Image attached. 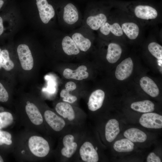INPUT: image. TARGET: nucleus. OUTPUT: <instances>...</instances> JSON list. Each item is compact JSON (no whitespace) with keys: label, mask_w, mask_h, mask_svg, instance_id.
<instances>
[{"label":"nucleus","mask_w":162,"mask_h":162,"mask_svg":"<svg viewBox=\"0 0 162 162\" xmlns=\"http://www.w3.org/2000/svg\"><path fill=\"white\" fill-rule=\"evenodd\" d=\"M132 59L129 57L122 61L117 67L115 72L116 78L120 80L126 79L131 74L133 68Z\"/></svg>","instance_id":"nucleus-10"},{"label":"nucleus","mask_w":162,"mask_h":162,"mask_svg":"<svg viewBox=\"0 0 162 162\" xmlns=\"http://www.w3.org/2000/svg\"><path fill=\"white\" fill-rule=\"evenodd\" d=\"M154 104L150 100H145L131 104V108L135 111L140 112H151L154 110Z\"/></svg>","instance_id":"nucleus-23"},{"label":"nucleus","mask_w":162,"mask_h":162,"mask_svg":"<svg viewBox=\"0 0 162 162\" xmlns=\"http://www.w3.org/2000/svg\"><path fill=\"white\" fill-rule=\"evenodd\" d=\"M105 97L104 92L101 89L96 90L90 94L87 103L88 110L95 112L102 106Z\"/></svg>","instance_id":"nucleus-11"},{"label":"nucleus","mask_w":162,"mask_h":162,"mask_svg":"<svg viewBox=\"0 0 162 162\" xmlns=\"http://www.w3.org/2000/svg\"><path fill=\"white\" fill-rule=\"evenodd\" d=\"M14 120V115L10 112L7 111L0 112V130L11 126Z\"/></svg>","instance_id":"nucleus-26"},{"label":"nucleus","mask_w":162,"mask_h":162,"mask_svg":"<svg viewBox=\"0 0 162 162\" xmlns=\"http://www.w3.org/2000/svg\"><path fill=\"white\" fill-rule=\"evenodd\" d=\"M40 111L49 135L59 137L71 126L68 124L56 111L50 109Z\"/></svg>","instance_id":"nucleus-4"},{"label":"nucleus","mask_w":162,"mask_h":162,"mask_svg":"<svg viewBox=\"0 0 162 162\" xmlns=\"http://www.w3.org/2000/svg\"><path fill=\"white\" fill-rule=\"evenodd\" d=\"M79 18L78 10L73 4L69 3L64 7L63 18L66 24L69 25H73L78 21Z\"/></svg>","instance_id":"nucleus-12"},{"label":"nucleus","mask_w":162,"mask_h":162,"mask_svg":"<svg viewBox=\"0 0 162 162\" xmlns=\"http://www.w3.org/2000/svg\"><path fill=\"white\" fill-rule=\"evenodd\" d=\"M4 2L2 0H0V9L4 4Z\"/></svg>","instance_id":"nucleus-34"},{"label":"nucleus","mask_w":162,"mask_h":162,"mask_svg":"<svg viewBox=\"0 0 162 162\" xmlns=\"http://www.w3.org/2000/svg\"><path fill=\"white\" fill-rule=\"evenodd\" d=\"M11 134L9 132L0 130V147L4 146L14 148L15 141H14Z\"/></svg>","instance_id":"nucleus-25"},{"label":"nucleus","mask_w":162,"mask_h":162,"mask_svg":"<svg viewBox=\"0 0 162 162\" xmlns=\"http://www.w3.org/2000/svg\"><path fill=\"white\" fill-rule=\"evenodd\" d=\"M139 122L145 128H162V116L155 113H145L140 118Z\"/></svg>","instance_id":"nucleus-8"},{"label":"nucleus","mask_w":162,"mask_h":162,"mask_svg":"<svg viewBox=\"0 0 162 162\" xmlns=\"http://www.w3.org/2000/svg\"><path fill=\"white\" fill-rule=\"evenodd\" d=\"M36 133L26 130L15 140L14 151L18 158L33 161L50 156L52 152L50 142Z\"/></svg>","instance_id":"nucleus-1"},{"label":"nucleus","mask_w":162,"mask_h":162,"mask_svg":"<svg viewBox=\"0 0 162 162\" xmlns=\"http://www.w3.org/2000/svg\"><path fill=\"white\" fill-rule=\"evenodd\" d=\"M118 122L116 119L109 120L106 123L105 128V135L108 142L113 141L120 132Z\"/></svg>","instance_id":"nucleus-13"},{"label":"nucleus","mask_w":162,"mask_h":162,"mask_svg":"<svg viewBox=\"0 0 162 162\" xmlns=\"http://www.w3.org/2000/svg\"><path fill=\"white\" fill-rule=\"evenodd\" d=\"M4 161L3 158L2 157V156L0 154V162H3Z\"/></svg>","instance_id":"nucleus-35"},{"label":"nucleus","mask_w":162,"mask_h":162,"mask_svg":"<svg viewBox=\"0 0 162 162\" xmlns=\"http://www.w3.org/2000/svg\"><path fill=\"white\" fill-rule=\"evenodd\" d=\"M87 69L86 67L83 65L79 66L75 70L66 68L64 70L63 75L64 77L66 79L82 80L88 76V73L86 71Z\"/></svg>","instance_id":"nucleus-16"},{"label":"nucleus","mask_w":162,"mask_h":162,"mask_svg":"<svg viewBox=\"0 0 162 162\" xmlns=\"http://www.w3.org/2000/svg\"><path fill=\"white\" fill-rule=\"evenodd\" d=\"M71 37L80 50L86 52L90 48L92 45L91 41L81 33L75 32Z\"/></svg>","instance_id":"nucleus-22"},{"label":"nucleus","mask_w":162,"mask_h":162,"mask_svg":"<svg viewBox=\"0 0 162 162\" xmlns=\"http://www.w3.org/2000/svg\"><path fill=\"white\" fill-rule=\"evenodd\" d=\"M65 89L69 91L72 92L76 88L75 83L73 82L70 81L67 82L65 86Z\"/></svg>","instance_id":"nucleus-32"},{"label":"nucleus","mask_w":162,"mask_h":162,"mask_svg":"<svg viewBox=\"0 0 162 162\" xmlns=\"http://www.w3.org/2000/svg\"><path fill=\"white\" fill-rule=\"evenodd\" d=\"M36 3L41 20L44 23H48L55 16L54 8L46 0H36Z\"/></svg>","instance_id":"nucleus-9"},{"label":"nucleus","mask_w":162,"mask_h":162,"mask_svg":"<svg viewBox=\"0 0 162 162\" xmlns=\"http://www.w3.org/2000/svg\"><path fill=\"white\" fill-rule=\"evenodd\" d=\"M124 136L132 142H142L147 139L146 134L142 130L135 128L127 130L124 133Z\"/></svg>","instance_id":"nucleus-20"},{"label":"nucleus","mask_w":162,"mask_h":162,"mask_svg":"<svg viewBox=\"0 0 162 162\" xmlns=\"http://www.w3.org/2000/svg\"><path fill=\"white\" fill-rule=\"evenodd\" d=\"M0 62L1 67L6 70L10 71L14 67V64L10 59L8 52L6 50L1 51Z\"/></svg>","instance_id":"nucleus-27"},{"label":"nucleus","mask_w":162,"mask_h":162,"mask_svg":"<svg viewBox=\"0 0 162 162\" xmlns=\"http://www.w3.org/2000/svg\"><path fill=\"white\" fill-rule=\"evenodd\" d=\"M87 130L84 126H71L59 136L54 154L61 162L75 161L81 142Z\"/></svg>","instance_id":"nucleus-2"},{"label":"nucleus","mask_w":162,"mask_h":162,"mask_svg":"<svg viewBox=\"0 0 162 162\" xmlns=\"http://www.w3.org/2000/svg\"><path fill=\"white\" fill-rule=\"evenodd\" d=\"M9 99L8 94L2 84L0 82V102H7Z\"/></svg>","instance_id":"nucleus-30"},{"label":"nucleus","mask_w":162,"mask_h":162,"mask_svg":"<svg viewBox=\"0 0 162 162\" xmlns=\"http://www.w3.org/2000/svg\"><path fill=\"white\" fill-rule=\"evenodd\" d=\"M100 33L105 36H107L111 33L117 37H121L124 34L121 25L117 22L110 23L106 22L99 29Z\"/></svg>","instance_id":"nucleus-17"},{"label":"nucleus","mask_w":162,"mask_h":162,"mask_svg":"<svg viewBox=\"0 0 162 162\" xmlns=\"http://www.w3.org/2000/svg\"><path fill=\"white\" fill-rule=\"evenodd\" d=\"M98 148L94 146L89 138L87 130L80 146L75 161L97 162L99 160Z\"/></svg>","instance_id":"nucleus-6"},{"label":"nucleus","mask_w":162,"mask_h":162,"mask_svg":"<svg viewBox=\"0 0 162 162\" xmlns=\"http://www.w3.org/2000/svg\"><path fill=\"white\" fill-rule=\"evenodd\" d=\"M4 31V27L3 24V20L0 16V36L2 34Z\"/></svg>","instance_id":"nucleus-33"},{"label":"nucleus","mask_w":162,"mask_h":162,"mask_svg":"<svg viewBox=\"0 0 162 162\" xmlns=\"http://www.w3.org/2000/svg\"><path fill=\"white\" fill-rule=\"evenodd\" d=\"M147 162H161L160 158L154 153L151 152L148 155L147 158Z\"/></svg>","instance_id":"nucleus-31"},{"label":"nucleus","mask_w":162,"mask_h":162,"mask_svg":"<svg viewBox=\"0 0 162 162\" xmlns=\"http://www.w3.org/2000/svg\"><path fill=\"white\" fill-rule=\"evenodd\" d=\"M107 21L106 15L100 13L88 16L86 20V23L91 29L96 31L99 30Z\"/></svg>","instance_id":"nucleus-15"},{"label":"nucleus","mask_w":162,"mask_h":162,"mask_svg":"<svg viewBox=\"0 0 162 162\" xmlns=\"http://www.w3.org/2000/svg\"><path fill=\"white\" fill-rule=\"evenodd\" d=\"M121 26L123 33L130 39H136L139 36L140 28L136 23L132 22H125Z\"/></svg>","instance_id":"nucleus-19"},{"label":"nucleus","mask_w":162,"mask_h":162,"mask_svg":"<svg viewBox=\"0 0 162 162\" xmlns=\"http://www.w3.org/2000/svg\"><path fill=\"white\" fill-rule=\"evenodd\" d=\"M1 51H2L1 50L0 48V55H1ZM1 67H1V65L0 62V69L1 68Z\"/></svg>","instance_id":"nucleus-36"},{"label":"nucleus","mask_w":162,"mask_h":162,"mask_svg":"<svg viewBox=\"0 0 162 162\" xmlns=\"http://www.w3.org/2000/svg\"><path fill=\"white\" fill-rule=\"evenodd\" d=\"M134 143L127 139H122L116 141L114 144V149L118 152H128L134 149Z\"/></svg>","instance_id":"nucleus-24"},{"label":"nucleus","mask_w":162,"mask_h":162,"mask_svg":"<svg viewBox=\"0 0 162 162\" xmlns=\"http://www.w3.org/2000/svg\"><path fill=\"white\" fill-rule=\"evenodd\" d=\"M70 91L66 89H63L61 91L60 95L62 98L63 101L69 104H73L76 101L77 98L76 96L70 94Z\"/></svg>","instance_id":"nucleus-29"},{"label":"nucleus","mask_w":162,"mask_h":162,"mask_svg":"<svg viewBox=\"0 0 162 162\" xmlns=\"http://www.w3.org/2000/svg\"><path fill=\"white\" fill-rule=\"evenodd\" d=\"M148 49L151 54L157 59H162V46L158 43L154 42L150 43L148 46Z\"/></svg>","instance_id":"nucleus-28"},{"label":"nucleus","mask_w":162,"mask_h":162,"mask_svg":"<svg viewBox=\"0 0 162 162\" xmlns=\"http://www.w3.org/2000/svg\"><path fill=\"white\" fill-rule=\"evenodd\" d=\"M121 46L115 43H110L107 49L106 59L109 63L113 64L120 58L122 52Z\"/></svg>","instance_id":"nucleus-18"},{"label":"nucleus","mask_w":162,"mask_h":162,"mask_svg":"<svg viewBox=\"0 0 162 162\" xmlns=\"http://www.w3.org/2000/svg\"><path fill=\"white\" fill-rule=\"evenodd\" d=\"M17 52L22 69L31 70L33 66L34 60L28 46L25 44H20L17 48Z\"/></svg>","instance_id":"nucleus-7"},{"label":"nucleus","mask_w":162,"mask_h":162,"mask_svg":"<svg viewBox=\"0 0 162 162\" xmlns=\"http://www.w3.org/2000/svg\"><path fill=\"white\" fill-rule=\"evenodd\" d=\"M62 45L63 51L68 55H76L80 53V50L71 37L64 36L62 40Z\"/></svg>","instance_id":"nucleus-21"},{"label":"nucleus","mask_w":162,"mask_h":162,"mask_svg":"<svg viewBox=\"0 0 162 162\" xmlns=\"http://www.w3.org/2000/svg\"><path fill=\"white\" fill-rule=\"evenodd\" d=\"M55 110L69 125H84L86 115L83 112L76 110L69 103L64 101L58 102L55 106Z\"/></svg>","instance_id":"nucleus-5"},{"label":"nucleus","mask_w":162,"mask_h":162,"mask_svg":"<svg viewBox=\"0 0 162 162\" xmlns=\"http://www.w3.org/2000/svg\"><path fill=\"white\" fill-rule=\"evenodd\" d=\"M115 5L130 11L137 18L143 20L156 19L158 16V11L156 7L152 4L141 1L128 2L115 1Z\"/></svg>","instance_id":"nucleus-3"},{"label":"nucleus","mask_w":162,"mask_h":162,"mask_svg":"<svg viewBox=\"0 0 162 162\" xmlns=\"http://www.w3.org/2000/svg\"><path fill=\"white\" fill-rule=\"evenodd\" d=\"M140 86L143 90L152 97H156L159 93L158 87L154 82L150 78L145 76L142 77L140 81Z\"/></svg>","instance_id":"nucleus-14"}]
</instances>
